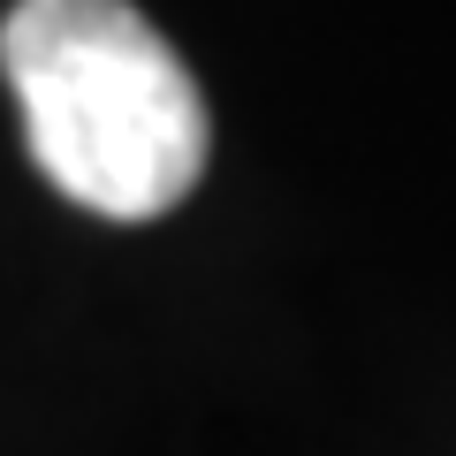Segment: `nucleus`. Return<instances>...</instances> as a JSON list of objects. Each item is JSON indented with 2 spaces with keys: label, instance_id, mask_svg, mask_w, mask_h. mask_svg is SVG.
Listing matches in <instances>:
<instances>
[{
  "label": "nucleus",
  "instance_id": "1",
  "mask_svg": "<svg viewBox=\"0 0 456 456\" xmlns=\"http://www.w3.org/2000/svg\"><path fill=\"white\" fill-rule=\"evenodd\" d=\"M0 77L23 107L31 160L84 213L160 221L206 175V99L130 0H16Z\"/></svg>",
  "mask_w": 456,
  "mask_h": 456
}]
</instances>
